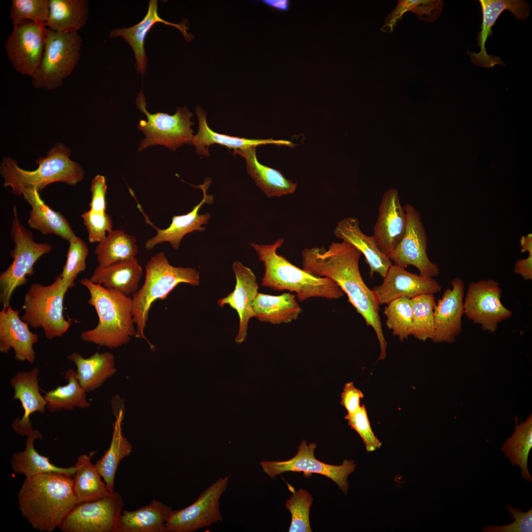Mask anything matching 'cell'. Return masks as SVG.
I'll return each instance as SVG.
<instances>
[{"label":"cell","mask_w":532,"mask_h":532,"mask_svg":"<svg viewBox=\"0 0 532 532\" xmlns=\"http://www.w3.org/2000/svg\"><path fill=\"white\" fill-rule=\"evenodd\" d=\"M236 284L233 291L218 301L219 307L228 304L235 309L238 315L239 323L235 342L240 344L247 336L250 319L255 317L253 303L258 293V285L253 271L239 261L232 264Z\"/></svg>","instance_id":"cell-22"},{"label":"cell","mask_w":532,"mask_h":532,"mask_svg":"<svg viewBox=\"0 0 532 532\" xmlns=\"http://www.w3.org/2000/svg\"><path fill=\"white\" fill-rule=\"evenodd\" d=\"M406 223L397 190L388 189L382 198L373 235L378 248L388 257L403 237Z\"/></svg>","instance_id":"cell-17"},{"label":"cell","mask_w":532,"mask_h":532,"mask_svg":"<svg viewBox=\"0 0 532 532\" xmlns=\"http://www.w3.org/2000/svg\"><path fill=\"white\" fill-rule=\"evenodd\" d=\"M532 448V415L520 424L517 423L512 435L506 439L501 451L513 466L521 470L522 478L532 482V476L528 466V457Z\"/></svg>","instance_id":"cell-39"},{"label":"cell","mask_w":532,"mask_h":532,"mask_svg":"<svg viewBox=\"0 0 532 532\" xmlns=\"http://www.w3.org/2000/svg\"><path fill=\"white\" fill-rule=\"evenodd\" d=\"M361 253L349 243L333 242L326 249L305 248L301 254L302 269L316 276L329 278L345 293L349 301L372 327L379 343L381 356L387 354L379 315L380 304L372 290L365 283L359 269Z\"/></svg>","instance_id":"cell-1"},{"label":"cell","mask_w":532,"mask_h":532,"mask_svg":"<svg viewBox=\"0 0 532 532\" xmlns=\"http://www.w3.org/2000/svg\"><path fill=\"white\" fill-rule=\"evenodd\" d=\"M81 46L78 33L58 32L47 28L43 57L31 78L33 86L48 90L61 86L77 66Z\"/></svg>","instance_id":"cell-8"},{"label":"cell","mask_w":532,"mask_h":532,"mask_svg":"<svg viewBox=\"0 0 532 532\" xmlns=\"http://www.w3.org/2000/svg\"><path fill=\"white\" fill-rule=\"evenodd\" d=\"M13 25L4 45L7 56L17 72L32 78L43 57L47 28L45 24L30 21Z\"/></svg>","instance_id":"cell-14"},{"label":"cell","mask_w":532,"mask_h":532,"mask_svg":"<svg viewBox=\"0 0 532 532\" xmlns=\"http://www.w3.org/2000/svg\"><path fill=\"white\" fill-rule=\"evenodd\" d=\"M341 395V404L348 415L354 414L359 410L361 406V400L364 397L363 393L355 386L353 382L345 384Z\"/></svg>","instance_id":"cell-51"},{"label":"cell","mask_w":532,"mask_h":532,"mask_svg":"<svg viewBox=\"0 0 532 532\" xmlns=\"http://www.w3.org/2000/svg\"><path fill=\"white\" fill-rule=\"evenodd\" d=\"M387 304L384 310L386 326L401 341L407 339L412 335L413 328L410 299L400 297Z\"/></svg>","instance_id":"cell-43"},{"label":"cell","mask_w":532,"mask_h":532,"mask_svg":"<svg viewBox=\"0 0 532 532\" xmlns=\"http://www.w3.org/2000/svg\"><path fill=\"white\" fill-rule=\"evenodd\" d=\"M253 310L255 317L260 322L274 325L296 320L302 312L295 296L289 293L278 296L258 293Z\"/></svg>","instance_id":"cell-34"},{"label":"cell","mask_w":532,"mask_h":532,"mask_svg":"<svg viewBox=\"0 0 532 532\" xmlns=\"http://www.w3.org/2000/svg\"><path fill=\"white\" fill-rule=\"evenodd\" d=\"M42 439V434L37 430H33L27 436L25 450L15 452L12 456L10 463L13 472L23 474L26 478L51 472L64 473L73 476L76 471L75 466L66 468L56 466L50 462L48 458L36 451L34 442L36 439Z\"/></svg>","instance_id":"cell-35"},{"label":"cell","mask_w":532,"mask_h":532,"mask_svg":"<svg viewBox=\"0 0 532 532\" xmlns=\"http://www.w3.org/2000/svg\"><path fill=\"white\" fill-rule=\"evenodd\" d=\"M230 477H220L192 504L173 510L166 523V532H194L222 522L220 499L228 487Z\"/></svg>","instance_id":"cell-13"},{"label":"cell","mask_w":532,"mask_h":532,"mask_svg":"<svg viewBox=\"0 0 532 532\" xmlns=\"http://www.w3.org/2000/svg\"><path fill=\"white\" fill-rule=\"evenodd\" d=\"M66 358L76 365L77 377L87 393L99 388L117 372L114 356L109 352H97L88 358L74 352Z\"/></svg>","instance_id":"cell-32"},{"label":"cell","mask_w":532,"mask_h":532,"mask_svg":"<svg viewBox=\"0 0 532 532\" xmlns=\"http://www.w3.org/2000/svg\"><path fill=\"white\" fill-rule=\"evenodd\" d=\"M146 105L141 90L137 95L136 105L145 114L147 120L141 119L137 125L146 136L140 142L139 152L154 145H163L174 151L185 144H192L194 123L191 118L193 114L186 106L177 107L174 115H169L160 112L151 114Z\"/></svg>","instance_id":"cell-10"},{"label":"cell","mask_w":532,"mask_h":532,"mask_svg":"<svg viewBox=\"0 0 532 532\" xmlns=\"http://www.w3.org/2000/svg\"><path fill=\"white\" fill-rule=\"evenodd\" d=\"M49 13V0H12L10 17L13 23L30 21L45 24Z\"/></svg>","instance_id":"cell-45"},{"label":"cell","mask_w":532,"mask_h":532,"mask_svg":"<svg viewBox=\"0 0 532 532\" xmlns=\"http://www.w3.org/2000/svg\"><path fill=\"white\" fill-rule=\"evenodd\" d=\"M96 452L91 451L89 454H82L77 458L72 482L76 503L101 498L112 493L101 481V476L91 462V458Z\"/></svg>","instance_id":"cell-37"},{"label":"cell","mask_w":532,"mask_h":532,"mask_svg":"<svg viewBox=\"0 0 532 532\" xmlns=\"http://www.w3.org/2000/svg\"><path fill=\"white\" fill-rule=\"evenodd\" d=\"M501 293L494 280L471 282L464 299V314L484 331L495 332L498 324L512 315L501 301Z\"/></svg>","instance_id":"cell-16"},{"label":"cell","mask_w":532,"mask_h":532,"mask_svg":"<svg viewBox=\"0 0 532 532\" xmlns=\"http://www.w3.org/2000/svg\"><path fill=\"white\" fill-rule=\"evenodd\" d=\"M284 242V238H280L267 245L249 243L265 267L262 286L295 292L300 301L311 298L336 299L343 296V292L332 280L312 275L278 254L277 250Z\"/></svg>","instance_id":"cell-4"},{"label":"cell","mask_w":532,"mask_h":532,"mask_svg":"<svg viewBox=\"0 0 532 532\" xmlns=\"http://www.w3.org/2000/svg\"><path fill=\"white\" fill-rule=\"evenodd\" d=\"M383 279L381 285L372 289L380 305L400 297L411 299L421 295H434L441 290L433 278L411 273L394 264Z\"/></svg>","instance_id":"cell-18"},{"label":"cell","mask_w":532,"mask_h":532,"mask_svg":"<svg viewBox=\"0 0 532 532\" xmlns=\"http://www.w3.org/2000/svg\"><path fill=\"white\" fill-rule=\"evenodd\" d=\"M290 487L293 494L285 503L287 509L292 515L289 532H311L309 511L312 503V497L306 490L300 489L296 492L294 491L292 487Z\"/></svg>","instance_id":"cell-44"},{"label":"cell","mask_w":532,"mask_h":532,"mask_svg":"<svg viewBox=\"0 0 532 532\" xmlns=\"http://www.w3.org/2000/svg\"><path fill=\"white\" fill-rule=\"evenodd\" d=\"M142 268L135 258L106 267H96L89 279L95 284L131 296L139 289Z\"/></svg>","instance_id":"cell-31"},{"label":"cell","mask_w":532,"mask_h":532,"mask_svg":"<svg viewBox=\"0 0 532 532\" xmlns=\"http://www.w3.org/2000/svg\"><path fill=\"white\" fill-rule=\"evenodd\" d=\"M334 236L345 241L358 250L364 255L369 267V275L372 277L377 273L384 278L392 261L378 248L373 236L365 234L361 230L359 221L356 218L348 217L339 221L335 227Z\"/></svg>","instance_id":"cell-25"},{"label":"cell","mask_w":532,"mask_h":532,"mask_svg":"<svg viewBox=\"0 0 532 532\" xmlns=\"http://www.w3.org/2000/svg\"><path fill=\"white\" fill-rule=\"evenodd\" d=\"M406 227L404 235L389 256L394 265L405 268L416 267L420 275L433 278L438 275L439 267L427 255L428 239L420 213L410 204L404 206Z\"/></svg>","instance_id":"cell-15"},{"label":"cell","mask_w":532,"mask_h":532,"mask_svg":"<svg viewBox=\"0 0 532 532\" xmlns=\"http://www.w3.org/2000/svg\"><path fill=\"white\" fill-rule=\"evenodd\" d=\"M74 286L63 281L60 274L49 285L32 283L24 297L21 319L33 328H41L48 340L62 337L70 325L63 316L64 299L68 289Z\"/></svg>","instance_id":"cell-7"},{"label":"cell","mask_w":532,"mask_h":532,"mask_svg":"<svg viewBox=\"0 0 532 532\" xmlns=\"http://www.w3.org/2000/svg\"><path fill=\"white\" fill-rule=\"evenodd\" d=\"M138 253L136 239L121 230H112L98 243L95 253L100 267L135 258Z\"/></svg>","instance_id":"cell-38"},{"label":"cell","mask_w":532,"mask_h":532,"mask_svg":"<svg viewBox=\"0 0 532 532\" xmlns=\"http://www.w3.org/2000/svg\"><path fill=\"white\" fill-rule=\"evenodd\" d=\"M123 506L121 495L115 491L101 498L76 503L59 528L63 532H118Z\"/></svg>","instance_id":"cell-11"},{"label":"cell","mask_w":532,"mask_h":532,"mask_svg":"<svg viewBox=\"0 0 532 532\" xmlns=\"http://www.w3.org/2000/svg\"><path fill=\"white\" fill-rule=\"evenodd\" d=\"M196 113L199 120V130L197 134L193 136L191 144L195 146L197 153L201 156H208L209 147L214 144L233 149V153L250 147L268 144L290 147L295 145L291 141L286 140L248 139L219 133L209 127L206 121V114L200 106L197 107Z\"/></svg>","instance_id":"cell-28"},{"label":"cell","mask_w":532,"mask_h":532,"mask_svg":"<svg viewBox=\"0 0 532 532\" xmlns=\"http://www.w3.org/2000/svg\"><path fill=\"white\" fill-rule=\"evenodd\" d=\"M88 254L87 244L80 237L76 236L69 242L66 261L60 274L63 281L75 285L74 280L78 274L86 268Z\"/></svg>","instance_id":"cell-46"},{"label":"cell","mask_w":532,"mask_h":532,"mask_svg":"<svg viewBox=\"0 0 532 532\" xmlns=\"http://www.w3.org/2000/svg\"><path fill=\"white\" fill-rule=\"evenodd\" d=\"M113 414L116 418L112 424L113 432L109 447L95 466L102 478L108 490L113 492L114 479L118 467L123 459L132 452L133 446L124 435L122 423L124 419V406L117 407L112 403Z\"/></svg>","instance_id":"cell-29"},{"label":"cell","mask_w":532,"mask_h":532,"mask_svg":"<svg viewBox=\"0 0 532 532\" xmlns=\"http://www.w3.org/2000/svg\"><path fill=\"white\" fill-rule=\"evenodd\" d=\"M482 12L481 31L478 34V53L469 52L468 54L472 63L476 66L492 67L496 65H503L502 60L498 57L487 53L485 43L492 34V27L498 18L504 10H509L519 20L526 19L529 15L530 7L522 0H480Z\"/></svg>","instance_id":"cell-20"},{"label":"cell","mask_w":532,"mask_h":532,"mask_svg":"<svg viewBox=\"0 0 532 532\" xmlns=\"http://www.w3.org/2000/svg\"><path fill=\"white\" fill-rule=\"evenodd\" d=\"M79 283L88 290L90 298L88 302L95 308L99 319L95 328L81 333V339L109 349L128 343L136 335L131 296L94 283L86 278Z\"/></svg>","instance_id":"cell-3"},{"label":"cell","mask_w":532,"mask_h":532,"mask_svg":"<svg viewBox=\"0 0 532 532\" xmlns=\"http://www.w3.org/2000/svg\"><path fill=\"white\" fill-rule=\"evenodd\" d=\"M49 13L45 26L58 32L78 33L88 19L86 0H49Z\"/></svg>","instance_id":"cell-36"},{"label":"cell","mask_w":532,"mask_h":532,"mask_svg":"<svg viewBox=\"0 0 532 532\" xmlns=\"http://www.w3.org/2000/svg\"><path fill=\"white\" fill-rule=\"evenodd\" d=\"M210 183L211 181L208 179L205 180L202 185H192L202 190L203 196L202 200L187 214L174 215L171 219V223L169 226L165 229H160L156 227L144 213L141 206L140 205L138 206L143 214L146 222L154 227L157 231L156 235L146 241L145 247L147 250L152 249L158 244L165 242H169L172 248L177 249L183 237L186 234L194 231L203 232L205 230V228L202 226L207 224L211 218V215L208 212L200 214L199 211L204 204H211L213 201V196L206 194Z\"/></svg>","instance_id":"cell-19"},{"label":"cell","mask_w":532,"mask_h":532,"mask_svg":"<svg viewBox=\"0 0 532 532\" xmlns=\"http://www.w3.org/2000/svg\"><path fill=\"white\" fill-rule=\"evenodd\" d=\"M256 146L236 151L233 153L243 157L248 173L267 198L292 194L297 183L286 179L280 171L261 164L256 156Z\"/></svg>","instance_id":"cell-30"},{"label":"cell","mask_w":532,"mask_h":532,"mask_svg":"<svg viewBox=\"0 0 532 532\" xmlns=\"http://www.w3.org/2000/svg\"><path fill=\"white\" fill-rule=\"evenodd\" d=\"M13 213L14 217L10 231L14 244L10 257L13 261L0 274V301L5 307L10 305L15 289L27 283V276L33 275L36 262L42 255L49 253L53 248L48 243L34 241L32 232L21 224L15 206Z\"/></svg>","instance_id":"cell-9"},{"label":"cell","mask_w":532,"mask_h":532,"mask_svg":"<svg viewBox=\"0 0 532 532\" xmlns=\"http://www.w3.org/2000/svg\"><path fill=\"white\" fill-rule=\"evenodd\" d=\"M70 154L69 148L63 144H57L45 157L37 160L38 166L34 170L22 169L15 160L9 157L4 158L0 167L3 186L10 187L13 194L22 196L23 190L30 187L40 192L57 182L76 185L84 178L85 173L81 165L69 158Z\"/></svg>","instance_id":"cell-6"},{"label":"cell","mask_w":532,"mask_h":532,"mask_svg":"<svg viewBox=\"0 0 532 532\" xmlns=\"http://www.w3.org/2000/svg\"><path fill=\"white\" fill-rule=\"evenodd\" d=\"M511 518L514 519L513 523L504 526H486L484 527L483 532H532V508L527 512L522 511L517 507L510 504L505 505Z\"/></svg>","instance_id":"cell-49"},{"label":"cell","mask_w":532,"mask_h":532,"mask_svg":"<svg viewBox=\"0 0 532 532\" xmlns=\"http://www.w3.org/2000/svg\"><path fill=\"white\" fill-rule=\"evenodd\" d=\"M81 217L88 231V239L90 243L102 241L107 236L106 233L112 231L111 217L106 212L98 213L89 210L83 213Z\"/></svg>","instance_id":"cell-48"},{"label":"cell","mask_w":532,"mask_h":532,"mask_svg":"<svg viewBox=\"0 0 532 532\" xmlns=\"http://www.w3.org/2000/svg\"><path fill=\"white\" fill-rule=\"evenodd\" d=\"M158 1L150 0L148 3L147 12L143 19L138 24L126 28L114 29L109 34L110 38L122 36L132 47L135 59L136 70L143 77L147 66V56L144 48L145 39L148 32L157 23H162L179 29L185 38L189 40L192 37L187 32L185 25L167 22L160 17L158 12Z\"/></svg>","instance_id":"cell-26"},{"label":"cell","mask_w":532,"mask_h":532,"mask_svg":"<svg viewBox=\"0 0 532 532\" xmlns=\"http://www.w3.org/2000/svg\"><path fill=\"white\" fill-rule=\"evenodd\" d=\"M344 418L348 421L349 426L360 435L367 452L374 451L381 447V442L372 430L364 404L354 414H346Z\"/></svg>","instance_id":"cell-47"},{"label":"cell","mask_w":532,"mask_h":532,"mask_svg":"<svg viewBox=\"0 0 532 532\" xmlns=\"http://www.w3.org/2000/svg\"><path fill=\"white\" fill-rule=\"evenodd\" d=\"M260 1L272 9L282 12L289 10L291 3L290 0H262Z\"/></svg>","instance_id":"cell-53"},{"label":"cell","mask_w":532,"mask_h":532,"mask_svg":"<svg viewBox=\"0 0 532 532\" xmlns=\"http://www.w3.org/2000/svg\"><path fill=\"white\" fill-rule=\"evenodd\" d=\"M520 245L522 253L528 252L529 254H532V234L531 233L521 237Z\"/></svg>","instance_id":"cell-54"},{"label":"cell","mask_w":532,"mask_h":532,"mask_svg":"<svg viewBox=\"0 0 532 532\" xmlns=\"http://www.w3.org/2000/svg\"><path fill=\"white\" fill-rule=\"evenodd\" d=\"M72 482V475L57 472L25 478L18 494L21 515L34 529L53 531L76 504Z\"/></svg>","instance_id":"cell-2"},{"label":"cell","mask_w":532,"mask_h":532,"mask_svg":"<svg viewBox=\"0 0 532 532\" xmlns=\"http://www.w3.org/2000/svg\"><path fill=\"white\" fill-rule=\"evenodd\" d=\"M145 281L140 289L132 295V313L136 326L135 337L144 339L150 349L155 346L146 337L144 330L150 309L158 299H165L180 283L193 286L200 284V272L195 268L171 266L164 252H160L145 266Z\"/></svg>","instance_id":"cell-5"},{"label":"cell","mask_w":532,"mask_h":532,"mask_svg":"<svg viewBox=\"0 0 532 532\" xmlns=\"http://www.w3.org/2000/svg\"><path fill=\"white\" fill-rule=\"evenodd\" d=\"M22 196L32 208L28 220L32 229L43 234H54L68 242L76 236L66 217L46 204L35 187L24 189Z\"/></svg>","instance_id":"cell-27"},{"label":"cell","mask_w":532,"mask_h":532,"mask_svg":"<svg viewBox=\"0 0 532 532\" xmlns=\"http://www.w3.org/2000/svg\"><path fill=\"white\" fill-rule=\"evenodd\" d=\"M173 510L162 501L151 503L135 510H124L118 532H166V523Z\"/></svg>","instance_id":"cell-33"},{"label":"cell","mask_w":532,"mask_h":532,"mask_svg":"<svg viewBox=\"0 0 532 532\" xmlns=\"http://www.w3.org/2000/svg\"><path fill=\"white\" fill-rule=\"evenodd\" d=\"M316 445L307 444L305 440L300 443L297 454L293 458L285 461H261L263 471L272 479L286 471L303 472L308 477L313 473L325 476L336 483L346 495L348 490L347 478L353 472L356 465L354 461L344 460L341 465H332L323 463L314 456Z\"/></svg>","instance_id":"cell-12"},{"label":"cell","mask_w":532,"mask_h":532,"mask_svg":"<svg viewBox=\"0 0 532 532\" xmlns=\"http://www.w3.org/2000/svg\"><path fill=\"white\" fill-rule=\"evenodd\" d=\"M443 6V2L440 0H399L396 8L387 16L383 30L392 32L403 14L409 10L420 20L432 22L439 17Z\"/></svg>","instance_id":"cell-42"},{"label":"cell","mask_w":532,"mask_h":532,"mask_svg":"<svg viewBox=\"0 0 532 532\" xmlns=\"http://www.w3.org/2000/svg\"><path fill=\"white\" fill-rule=\"evenodd\" d=\"M107 189L106 179L104 176L98 174L94 177L90 189L91 192L90 210L98 213L106 212Z\"/></svg>","instance_id":"cell-50"},{"label":"cell","mask_w":532,"mask_h":532,"mask_svg":"<svg viewBox=\"0 0 532 532\" xmlns=\"http://www.w3.org/2000/svg\"><path fill=\"white\" fill-rule=\"evenodd\" d=\"M412 309V335L421 341L432 339L434 331V295H421L410 299Z\"/></svg>","instance_id":"cell-41"},{"label":"cell","mask_w":532,"mask_h":532,"mask_svg":"<svg viewBox=\"0 0 532 532\" xmlns=\"http://www.w3.org/2000/svg\"><path fill=\"white\" fill-rule=\"evenodd\" d=\"M2 307L0 311V352L7 354L12 348L15 360L33 364L35 352L33 345L38 341V335L30 331L28 324L20 318L19 310L10 305Z\"/></svg>","instance_id":"cell-23"},{"label":"cell","mask_w":532,"mask_h":532,"mask_svg":"<svg viewBox=\"0 0 532 532\" xmlns=\"http://www.w3.org/2000/svg\"><path fill=\"white\" fill-rule=\"evenodd\" d=\"M64 376L67 381L66 385L58 386L44 396L47 409L53 413L62 409L71 411L76 407H89L87 392L80 384L76 371L70 368L66 371Z\"/></svg>","instance_id":"cell-40"},{"label":"cell","mask_w":532,"mask_h":532,"mask_svg":"<svg viewBox=\"0 0 532 532\" xmlns=\"http://www.w3.org/2000/svg\"><path fill=\"white\" fill-rule=\"evenodd\" d=\"M39 370L35 367L31 370L17 372L10 379L14 390L13 399L19 400L24 409L22 418L15 419L12 423L14 431L19 435L27 436L34 430L31 415L36 412H46V402L39 392L38 376Z\"/></svg>","instance_id":"cell-24"},{"label":"cell","mask_w":532,"mask_h":532,"mask_svg":"<svg viewBox=\"0 0 532 532\" xmlns=\"http://www.w3.org/2000/svg\"><path fill=\"white\" fill-rule=\"evenodd\" d=\"M515 273L521 275L526 280L532 279V254H529L525 259L516 261L514 265Z\"/></svg>","instance_id":"cell-52"},{"label":"cell","mask_w":532,"mask_h":532,"mask_svg":"<svg viewBox=\"0 0 532 532\" xmlns=\"http://www.w3.org/2000/svg\"><path fill=\"white\" fill-rule=\"evenodd\" d=\"M451 285V288L444 291L434 307L432 340L435 342L452 343L462 332L465 285L459 277L453 279Z\"/></svg>","instance_id":"cell-21"}]
</instances>
